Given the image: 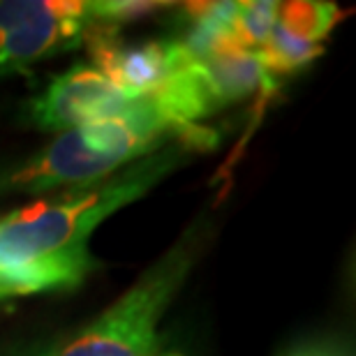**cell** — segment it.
<instances>
[{
  "mask_svg": "<svg viewBox=\"0 0 356 356\" xmlns=\"http://www.w3.org/2000/svg\"><path fill=\"white\" fill-rule=\"evenodd\" d=\"M322 51H324L322 44L301 40V38H296V35L282 31L277 24H273L266 42L261 44L257 54L266 70H273V72L287 70L289 72V70H294V67L308 65V63L315 60Z\"/></svg>",
  "mask_w": 356,
  "mask_h": 356,
  "instance_id": "cell-7",
  "label": "cell"
},
{
  "mask_svg": "<svg viewBox=\"0 0 356 356\" xmlns=\"http://www.w3.org/2000/svg\"><path fill=\"white\" fill-rule=\"evenodd\" d=\"M137 97L125 95L95 65H76L54 76L28 102V120L47 132H67L125 111Z\"/></svg>",
  "mask_w": 356,
  "mask_h": 356,
  "instance_id": "cell-5",
  "label": "cell"
},
{
  "mask_svg": "<svg viewBox=\"0 0 356 356\" xmlns=\"http://www.w3.org/2000/svg\"><path fill=\"white\" fill-rule=\"evenodd\" d=\"M160 356H181V354H172V352H162Z\"/></svg>",
  "mask_w": 356,
  "mask_h": 356,
  "instance_id": "cell-11",
  "label": "cell"
},
{
  "mask_svg": "<svg viewBox=\"0 0 356 356\" xmlns=\"http://www.w3.org/2000/svg\"><path fill=\"white\" fill-rule=\"evenodd\" d=\"M277 3H238L232 31V44L245 51H259L275 24Z\"/></svg>",
  "mask_w": 356,
  "mask_h": 356,
  "instance_id": "cell-8",
  "label": "cell"
},
{
  "mask_svg": "<svg viewBox=\"0 0 356 356\" xmlns=\"http://www.w3.org/2000/svg\"><path fill=\"white\" fill-rule=\"evenodd\" d=\"M90 26L88 3L0 0V76L76 49Z\"/></svg>",
  "mask_w": 356,
  "mask_h": 356,
  "instance_id": "cell-4",
  "label": "cell"
},
{
  "mask_svg": "<svg viewBox=\"0 0 356 356\" xmlns=\"http://www.w3.org/2000/svg\"><path fill=\"white\" fill-rule=\"evenodd\" d=\"M338 19V7L329 3H277L275 12V24L282 31L315 44H322Z\"/></svg>",
  "mask_w": 356,
  "mask_h": 356,
  "instance_id": "cell-6",
  "label": "cell"
},
{
  "mask_svg": "<svg viewBox=\"0 0 356 356\" xmlns=\"http://www.w3.org/2000/svg\"><path fill=\"white\" fill-rule=\"evenodd\" d=\"M58 343H44V345H40V347H31V350H26V352H21L17 356H56L58 354Z\"/></svg>",
  "mask_w": 356,
  "mask_h": 356,
  "instance_id": "cell-10",
  "label": "cell"
},
{
  "mask_svg": "<svg viewBox=\"0 0 356 356\" xmlns=\"http://www.w3.org/2000/svg\"><path fill=\"white\" fill-rule=\"evenodd\" d=\"M185 153L181 144L165 146L70 195L0 216V296L79 287L92 268L88 241L97 225L144 197Z\"/></svg>",
  "mask_w": 356,
  "mask_h": 356,
  "instance_id": "cell-1",
  "label": "cell"
},
{
  "mask_svg": "<svg viewBox=\"0 0 356 356\" xmlns=\"http://www.w3.org/2000/svg\"><path fill=\"white\" fill-rule=\"evenodd\" d=\"M167 137L185 148H211L218 134L202 125H183L158 92L132 99L125 111L58 134L47 148L7 176L5 185L21 192H47L60 185H86L116 174L160 148Z\"/></svg>",
  "mask_w": 356,
  "mask_h": 356,
  "instance_id": "cell-2",
  "label": "cell"
},
{
  "mask_svg": "<svg viewBox=\"0 0 356 356\" xmlns=\"http://www.w3.org/2000/svg\"><path fill=\"white\" fill-rule=\"evenodd\" d=\"M202 238V225L185 232L125 296L67 345L58 347L56 356H160L158 324L195 266Z\"/></svg>",
  "mask_w": 356,
  "mask_h": 356,
  "instance_id": "cell-3",
  "label": "cell"
},
{
  "mask_svg": "<svg viewBox=\"0 0 356 356\" xmlns=\"http://www.w3.org/2000/svg\"><path fill=\"white\" fill-rule=\"evenodd\" d=\"M287 356H345V354H340L338 350H331V347H324V345H310V347H301V350H294Z\"/></svg>",
  "mask_w": 356,
  "mask_h": 356,
  "instance_id": "cell-9",
  "label": "cell"
}]
</instances>
